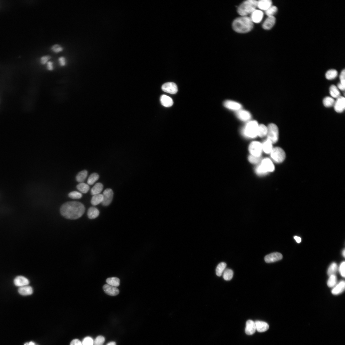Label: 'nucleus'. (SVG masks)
<instances>
[{
  "label": "nucleus",
  "mask_w": 345,
  "mask_h": 345,
  "mask_svg": "<svg viewBox=\"0 0 345 345\" xmlns=\"http://www.w3.org/2000/svg\"><path fill=\"white\" fill-rule=\"evenodd\" d=\"M105 337L102 336H99L96 337L94 341L93 345H102L105 341Z\"/></svg>",
  "instance_id": "49530a36"
},
{
  "label": "nucleus",
  "mask_w": 345,
  "mask_h": 345,
  "mask_svg": "<svg viewBox=\"0 0 345 345\" xmlns=\"http://www.w3.org/2000/svg\"><path fill=\"white\" fill-rule=\"evenodd\" d=\"M69 198L73 199H79L82 198V195L81 193L77 191L70 192L69 194Z\"/></svg>",
  "instance_id": "c03bdc74"
},
{
  "label": "nucleus",
  "mask_w": 345,
  "mask_h": 345,
  "mask_svg": "<svg viewBox=\"0 0 345 345\" xmlns=\"http://www.w3.org/2000/svg\"><path fill=\"white\" fill-rule=\"evenodd\" d=\"M85 211L83 205L76 201H70L64 203L60 209L62 216L70 220H76L81 217Z\"/></svg>",
  "instance_id": "f257e3e1"
},
{
  "label": "nucleus",
  "mask_w": 345,
  "mask_h": 345,
  "mask_svg": "<svg viewBox=\"0 0 345 345\" xmlns=\"http://www.w3.org/2000/svg\"><path fill=\"white\" fill-rule=\"evenodd\" d=\"M336 112L338 113L343 112L345 108V99L344 97L340 96L336 98L333 106Z\"/></svg>",
  "instance_id": "9d476101"
},
{
  "label": "nucleus",
  "mask_w": 345,
  "mask_h": 345,
  "mask_svg": "<svg viewBox=\"0 0 345 345\" xmlns=\"http://www.w3.org/2000/svg\"><path fill=\"white\" fill-rule=\"evenodd\" d=\"M259 165L264 175L267 174L268 172L274 171L275 169L274 164L268 158L264 159Z\"/></svg>",
  "instance_id": "6e6552de"
},
{
  "label": "nucleus",
  "mask_w": 345,
  "mask_h": 345,
  "mask_svg": "<svg viewBox=\"0 0 345 345\" xmlns=\"http://www.w3.org/2000/svg\"><path fill=\"white\" fill-rule=\"evenodd\" d=\"M52 58V57L49 55H46L42 56L40 61L42 65H45Z\"/></svg>",
  "instance_id": "de8ad7c7"
},
{
  "label": "nucleus",
  "mask_w": 345,
  "mask_h": 345,
  "mask_svg": "<svg viewBox=\"0 0 345 345\" xmlns=\"http://www.w3.org/2000/svg\"><path fill=\"white\" fill-rule=\"evenodd\" d=\"M267 128V139L272 143H276L279 139V130L277 126L274 124H271L269 125Z\"/></svg>",
  "instance_id": "39448f33"
},
{
  "label": "nucleus",
  "mask_w": 345,
  "mask_h": 345,
  "mask_svg": "<svg viewBox=\"0 0 345 345\" xmlns=\"http://www.w3.org/2000/svg\"><path fill=\"white\" fill-rule=\"evenodd\" d=\"M103 200L102 204L104 206H109L112 202L113 193L111 189H107L105 190L103 194Z\"/></svg>",
  "instance_id": "1a4fd4ad"
},
{
  "label": "nucleus",
  "mask_w": 345,
  "mask_h": 345,
  "mask_svg": "<svg viewBox=\"0 0 345 345\" xmlns=\"http://www.w3.org/2000/svg\"><path fill=\"white\" fill-rule=\"evenodd\" d=\"M103 185L101 183L96 184L91 190V195L93 196L99 194L102 191Z\"/></svg>",
  "instance_id": "bb28decb"
},
{
  "label": "nucleus",
  "mask_w": 345,
  "mask_h": 345,
  "mask_svg": "<svg viewBox=\"0 0 345 345\" xmlns=\"http://www.w3.org/2000/svg\"><path fill=\"white\" fill-rule=\"evenodd\" d=\"M345 69L343 70L341 72L339 78L340 82L338 84L337 87L339 90L342 91L345 90Z\"/></svg>",
  "instance_id": "c756f323"
},
{
  "label": "nucleus",
  "mask_w": 345,
  "mask_h": 345,
  "mask_svg": "<svg viewBox=\"0 0 345 345\" xmlns=\"http://www.w3.org/2000/svg\"><path fill=\"white\" fill-rule=\"evenodd\" d=\"M256 329L259 332H263L267 331L269 328L268 323L265 322L257 321L255 322Z\"/></svg>",
  "instance_id": "a211bd4d"
},
{
  "label": "nucleus",
  "mask_w": 345,
  "mask_h": 345,
  "mask_svg": "<svg viewBox=\"0 0 345 345\" xmlns=\"http://www.w3.org/2000/svg\"><path fill=\"white\" fill-rule=\"evenodd\" d=\"M272 2L271 0H261L258 1L257 7L261 10L266 11L272 6Z\"/></svg>",
  "instance_id": "aec40b11"
},
{
  "label": "nucleus",
  "mask_w": 345,
  "mask_h": 345,
  "mask_svg": "<svg viewBox=\"0 0 345 345\" xmlns=\"http://www.w3.org/2000/svg\"><path fill=\"white\" fill-rule=\"evenodd\" d=\"M236 116L241 120L246 121L250 119L251 117V114L248 111L244 110H239L237 112Z\"/></svg>",
  "instance_id": "5701e85b"
},
{
  "label": "nucleus",
  "mask_w": 345,
  "mask_h": 345,
  "mask_svg": "<svg viewBox=\"0 0 345 345\" xmlns=\"http://www.w3.org/2000/svg\"><path fill=\"white\" fill-rule=\"evenodd\" d=\"M254 24L250 17L243 16L236 19L232 24L233 30L236 32L244 33L252 30Z\"/></svg>",
  "instance_id": "f03ea898"
},
{
  "label": "nucleus",
  "mask_w": 345,
  "mask_h": 345,
  "mask_svg": "<svg viewBox=\"0 0 345 345\" xmlns=\"http://www.w3.org/2000/svg\"><path fill=\"white\" fill-rule=\"evenodd\" d=\"M103 200V195L99 194L93 196L91 200V203L92 205L96 206L100 203H102Z\"/></svg>",
  "instance_id": "cd10ccee"
},
{
  "label": "nucleus",
  "mask_w": 345,
  "mask_h": 345,
  "mask_svg": "<svg viewBox=\"0 0 345 345\" xmlns=\"http://www.w3.org/2000/svg\"><path fill=\"white\" fill-rule=\"evenodd\" d=\"M283 256L280 253L275 252L266 256L264 258L265 262L267 263L275 262L281 260Z\"/></svg>",
  "instance_id": "f8f14e48"
},
{
  "label": "nucleus",
  "mask_w": 345,
  "mask_h": 345,
  "mask_svg": "<svg viewBox=\"0 0 345 345\" xmlns=\"http://www.w3.org/2000/svg\"><path fill=\"white\" fill-rule=\"evenodd\" d=\"M338 269L337 264L335 262L332 263L329 267L327 274L329 276L332 275H335Z\"/></svg>",
  "instance_id": "58836bf2"
},
{
  "label": "nucleus",
  "mask_w": 345,
  "mask_h": 345,
  "mask_svg": "<svg viewBox=\"0 0 345 345\" xmlns=\"http://www.w3.org/2000/svg\"><path fill=\"white\" fill-rule=\"evenodd\" d=\"M330 94L332 97L333 98H337L340 95V93L339 90L335 85H332L330 86L329 88Z\"/></svg>",
  "instance_id": "c85d7f7f"
},
{
  "label": "nucleus",
  "mask_w": 345,
  "mask_h": 345,
  "mask_svg": "<svg viewBox=\"0 0 345 345\" xmlns=\"http://www.w3.org/2000/svg\"><path fill=\"white\" fill-rule=\"evenodd\" d=\"M276 22V19L274 16L268 17L263 23L262 27L265 30H270L274 26Z\"/></svg>",
  "instance_id": "2eb2a0df"
},
{
  "label": "nucleus",
  "mask_w": 345,
  "mask_h": 345,
  "mask_svg": "<svg viewBox=\"0 0 345 345\" xmlns=\"http://www.w3.org/2000/svg\"><path fill=\"white\" fill-rule=\"evenodd\" d=\"M99 214V211L96 207H90L88 211L87 215L88 218L91 219H95L97 218Z\"/></svg>",
  "instance_id": "393cba45"
},
{
  "label": "nucleus",
  "mask_w": 345,
  "mask_h": 345,
  "mask_svg": "<svg viewBox=\"0 0 345 345\" xmlns=\"http://www.w3.org/2000/svg\"><path fill=\"white\" fill-rule=\"evenodd\" d=\"M76 188L79 191L83 193H87L90 189L89 185L84 183L79 184L77 186Z\"/></svg>",
  "instance_id": "e433bc0d"
},
{
  "label": "nucleus",
  "mask_w": 345,
  "mask_h": 345,
  "mask_svg": "<svg viewBox=\"0 0 345 345\" xmlns=\"http://www.w3.org/2000/svg\"><path fill=\"white\" fill-rule=\"evenodd\" d=\"M162 89L164 92L171 94H175L178 91V88L176 84L172 82L165 83L162 86Z\"/></svg>",
  "instance_id": "9b49d317"
},
{
  "label": "nucleus",
  "mask_w": 345,
  "mask_h": 345,
  "mask_svg": "<svg viewBox=\"0 0 345 345\" xmlns=\"http://www.w3.org/2000/svg\"><path fill=\"white\" fill-rule=\"evenodd\" d=\"M250 19L253 22L259 23L262 21L264 16L263 12L260 10H255L251 14Z\"/></svg>",
  "instance_id": "4468645a"
},
{
  "label": "nucleus",
  "mask_w": 345,
  "mask_h": 345,
  "mask_svg": "<svg viewBox=\"0 0 345 345\" xmlns=\"http://www.w3.org/2000/svg\"><path fill=\"white\" fill-rule=\"evenodd\" d=\"M294 239L298 243H300L301 241V239L299 237L297 236H295Z\"/></svg>",
  "instance_id": "5fc2aeb1"
},
{
  "label": "nucleus",
  "mask_w": 345,
  "mask_h": 345,
  "mask_svg": "<svg viewBox=\"0 0 345 345\" xmlns=\"http://www.w3.org/2000/svg\"><path fill=\"white\" fill-rule=\"evenodd\" d=\"M337 281V277L335 275L329 276L327 282L328 286L330 288L333 287L336 285Z\"/></svg>",
  "instance_id": "ea45409f"
},
{
  "label": "nucleus",
  "mask_w": 345,
  "mask_h": 345,
  "mask_svg": "<svg viewBox=\"0 0 345 345\" xmlns=\"http://www.w3.org/2000/svg\"><path fill=\"white\" fill-rule=\"evenodd\" d=\"M342 254H343V257H345V249H344V250H343V252H342Z\"/></svg>",
  "instance_id": "13d9d810"
},
{
  "label": "nucleus",
  "mask_w": 345,
  "mask_h": 345,
  "mask_svg": "<svg viewBox=\"0 0 345 345\" xmlns=\"http://www.w3.org/2000/svg\"><path fill=\"white\" fill-rule=\"evenodd\" d=\"M29 283V281L27 278L22 276L17 277L14 280V284L20 287L28 285Z\"/></svg>",
  "instance_id": "f3484780"
},
{
  "label": "nucleus",
  "mask_w": 345,
  "mask_h": 345,
  "mask_svg": "<svg viewBox=\"0 0 345 345\" xmlns=\"http://www.w3.org/2000/svg\"><path fill=\"white\" fill-rule=\"evenodd\" d=\"M345 262H342L339 267V271L341 276L343 277H345Z\"/></svg>",
  "instance_id": "3c124183"
},
{
  "label": "nucleus",
  "mask_w": 345,
  "mask_h": 345,
  "mask_svg": "<svg viewBox=\"0 0 345 345\" xmlns=\"http://www.w3.org/2000/svg\"><path fill=\"white\" fill-rule=\"evenodd\" d=\"M249 161L252 164H257L261 161V157H256L250 155L248 157Z\"/></svg>",
  "instance_id": "a18cd8bd"
},
{
  "label": "nucleus",
  "mask_w": 345,
  "mask_h": 345,
  "mask_svg": "<svg viewBox=\"0 0 345 345\" xmlns=\"http://www.w3.org/2000/svg\"><path fill=\"white\" fill-rule=\"evenodd\" d=\"M338 75V72L335 69H331L328 71L325 74L327 79L328 80H332L336 78Z\"/></svg>",
  "instance_id": "c9c22d12"
},
{
  "label": "nucleus",
  "mask_w": 345,
  "mask_h": 345,
  "mask_svg": "<svg viewBox=\"0 0 345 345\" xmlns=\"http://www.w3.org/2000/svg\"><path fill=\"white\" fill-rule=\"evenodd\" d=\"M249 150L251 155L261 157L262 151V144L257 141L253 142L249 145Z\"/></svg>",
  "instance_id": "0eeeda50"
},
{
  "label": "nucleus",
  "mask_w": 345,
  "mask_h": 345,
  "mask_svg": "<svg viewBox=\"0 0 345 345\" xmlns=\"http://www.w3.org/2000/svg\"><path fill=\"white\" fill-rule=\"evenodd\" d=\"M272 144V143L268 139L263 143L262 144V149L265 153L268 154L271 153L273 149Z\"/></svg>",
  "instance_id": "a878e982"
},
{
  "label": "nucleus",
  "mask_w": 345,
  "mask_h": 345,
  "mask_svg": "<svg viewBox=\"0 0 345 345\" xmlns=\"http://www.w3.org/2000/svg\"><path fill=\"white\" fill-rule=\"evenodd\" d=\"M88 176V171L86 170H83L79 172L77 175L76 179V181L79 183H81L85 180Z\"/></svg>",
  "instance_id": "7c9ffc66"
},
{
  "label": "nucleus",
  "mask_w": 345,
  "mask_h": 345,
  "mask_svg": "<svg viewBox=\"0 0 345 345\" xmlns=\"http://www.w3.org/2000/svg\"><path fill=\"white\" fill-rule=\"evenodd\" d=\"M227 264L225 262H221L219 263L216 269V273L218 276H221L226 269Z\"/></svg>",
  "instance_id": "2f4dec72"
},
{
  "label": "nucleus",
  "mask_w": 345,
  "mask_h": 345,
  "mask_svg": "<svg viewBox=\"0 0 345 345\" xmlns=\"http://www.w3.org/2000/svg\"><path fill=\"white\" fill-rule=\"evenodd\" d=\"M106 282L108 284L114 287H117L120 285V280L117 277L109 278L106 279Z\"/></svg>",
  "instance_id": "72a5a7b5"
},
{
  "label": "nucleus",
  "mask_w": 345,
  "mask_h": 345,
  "mask_svg": "<svg viewBox=\"0 0 345 345\" xmlns=\"http://www.w3.org/2000/svg\"><path fill=\"white\" fill-rule=\"evenodd\" d=\"M334 98L330 97H326L323 99V105L326 107H330L334 106L335 102Z\"/></svg>",
  "instance_id": "f704fd0d"
},
{
  "label": "nucleus",
  "mask_w": 345,
  "mask_h": 345,
  "mask_svg": "<svg viewBox=\"0 0 345 345\" xmlns=\"http://www.w3.org/2000/svg\"><path fill=\"white\" fill-rule=\"evenodd\" d=\"M345 283L343 281H341L336 285L332 290V292L334 295H337L342 293L344 290Z\"/></svg>",
  "instance_id": "412c9836"
},
{
  "label": "nucleus",
  "mask_w": 345,
  "mask_h": 345,
  "mask_svg": "<svg viewBox=\"0 0 345 345\" xmlns=\"http://www.w3.org/2000/svg\"><path fill=\"white\" fill-rule=\"evenodd\" d=\"M160 101L162 105L165 107H171L174 103L172 98L165 95H163L161 96Z\"/></svg>",
  "instance_id": "b1692460"
},
{
  "label": "nucleus",
  "mask_w": 345,
  "mask_h": 345,
  "mask_svg": "<svg viewBox=\"0 0 345 345\" xmlns=\"http://www.w3.org/2000/svg\"><path fill=\"white\" fill-rule=\"evenodd\" d=\"M58 61L60 65L62 67L66 66L67 64V60L65 57L61 56L59 58Z\"/></svg>",
  "instance_id": "8fccbe9b"
},
{
  "label": "nucleus",
  "mask_w": 345,
  "mask_h": 345,
  "mask_svg": "<svg viewBox=\"0 0 345 345\" xmlns=\"http://www.w3.org/2000/svg\"><path fill=\"white\" fill-rule=\"evenodd\" d=\"M47 69L49 71H52L54 70V66L53 62L49 61L47 63Z\"/></svg>",
  "instance_id": "603ef678"
},
{
  "label": "nucleus",
  "mask_w": 345,
  "mask_h": 345,
  "mask_svg": "<svg viewBox=\"0 0 345 345\" xmlns=\"http://www.w3.org/2000/svg\"><path fill=\"white\" fill-rule=\"evenodd\" d=\"M103 289L106 294L111 296H117L119 293V290L117 287L108 284L103 286Z\"/></svg>",
  "instance_id": "ddd939ff"
},
{
  "label": "nucleus",
  "mask_w": 345,
  "mask_h": 345,
  "mask_svg": "<svg viewBox=\"0 0 345 345\" xmlns=\"http://www.w3.org/2000/svg\"><path fill=\"white\" fill-rule=\"evenodd\" d=\"M70 345H83L82 343L80 340L75 339L71 341Z\"/></svg>",
  "instance_id": "864d4df0"
},
{
  "label": "nucleus",
  "mask_w": 345,
  "mask_h": 345,
  "mask_svg": "<svg viewBox=\"0 0 345 345\" xmlns=\"http://www.w3.org/2000/svg\"><path fill=\"white\" fill-rule=\"evenodd\" d=\"M106 345H117L116 342H111L108 343Z\"/></svg>",
  "instance_id": "4d7b16f0"
},
{
  "label": "nucleus",
  "mask_w": 345,
  "mask_h": 345,
  "mask_svg": "<svg viewBox=\"0 0 345 345\" xmlns=\"http://www.w3.org/2000/svg\"><path fill=\"white\" fill-rule=\"evenodd\" d=\"M278 9L275 6H272L267 10L265 11V14L268 17L274 16L277 12Z\"/></svg>",
  "instance_id": "79ce46f5"
},
{
  "label": "nucleus",
  "mask_w": 345,
  "mask_h": 345,
  "mask_svg": "<svg viewBox=\"0 0 345 345\" xmlns=\"http://www.w3.org/2000/svg\"><path fill=\"white\" fill-rule=\"evenodd\" d=\"M268 128L263 124L258 125V135L262 138L267 135Z\"/></svg>",
  "instance_id": "473e14b6"
},
{
  "label": "nucleus",
  "mask_w": 345,
  "mask_h": 345,
  "mask_svg": "<svg viewBox=\"0 0 345 345\" xmlns=\"http://www.w3.org/2000/svg\"><path fill=\"white\" fill-rule=\"evenodd\" d=\"M24 345H36L33 342L31 341L29 342L26 343L24 344Z\"/></svg>",
  "instance_id": "6e6d98bb"
},
{
  "label": "nucleus",
  "mask_w": 345,
  "mask_h": 345,
  "mask_svg": "<svg viewBox=\"0 0 345 345\" xmlns=\"http://www.w3.org/2000/svg\"><path fill=\"white\" fill-rule=\"evenodd\" d=\"M99 178V175L96 173L92 174L89 177L88 179L87 183L90 185L94 184Z\"/></svg>",
  "instance_id": "a19ab883"
},
{
  "label": "nucleus",
  "mask_w": 345,
  "mask_h": 345,
  "mask_svg": "<svg viewBox=\"0 0 345 345\" xmlns=\"http://www.w3.org/2000/svg\"><path fill=\"white\" fill-rule=\"evenodd\" d=\"M83 345H93L94 341L90 337H87L83 339L82 342Z\"/></svg>",
  "instance_id": "09e8293b"
},
{
  "label": "nucleus",
  "mask_w": 345,
  "mask_h": 345,
  "mask_svg": "<svg viewBox=\"0 0 345 345\" xmlns=\"http://www.w3.org/2000/svg\"><path fill=\"white\" fill-rule=\"evenodd\" d=\"M51 50L54 53L57 54L63 52L64 50V48L61 45L56 44L52 46Z\"/></svg>",
  "instance_id": "37998d69"
},
{
  "label": "nucleus",
  "mask_w": 345,
  "mask_h": 345,
  "mask_svg": "<svg viewBox=\"0 0 345 345\" xmlns=\"http://www.w3.org/2000/svg\"><path fill=\"white\" fill-rule=\"evenodd\" d=\"M270 154L272 159L276 163H281L285 159V153L281 148L276 147L273 148Z\"/></svg>",
  "instance_id": "423d86ee"
},
{
  "label": "nucleus",
  "mask_w": 345,
  "mask_h": 345,
  "mask_svg": "<svg viewBox=\"0 0 345 345\" xmlns=\"http://www.w3.org/2000/svg\"><path fill=\"white\" fill-rule=\"evenodd\" d=\"M18 291L20 294L23 296L30 295L33 292L32 288L28 285L20 287Z\"/></svg>",
  "instance_id": "4be33fe9"
},
{
  "label": "nucleus",
  "mask_w": 345,
  "mask_h": 345,
  "mask_svg": "<svg viewBox=\"0 0 345 345\" xmlns=\"http://www.w3.org/2000/svg\"><path fill=\"white\" fill-rule=\"evenodd\" d=\"M256 330L255 322L251 320L247 321L245 329L246 334L248 335H253L255 333Z\"/></svg>",
  "instance_id": "dca6fc26"
},
{
  "label": "nucleus",
  "mask_w": 345,
  "mask_h": 345,
  "mask_svg": "<svg viewBox=\"0 0 345 345\" xmlns=\"http://www.w3.org/2000/svg\"><path fill=\"white\" fill-rule=\"evenodd\" d=\"M233 272L231 269H226L223 273V277L226 281H229L233 278Z\"/></svg>",
  "instance_id": "4c0bfd02"
},
{
  "label": "nucleus",
  "mask_w": 345,
  "mask_h": 345,
  "mask_svg": "<svg viewBox=\"0 0 345 345\" xmlns=\"http://www.w3.org/2000/svg\"><path fill=\"white\" fill-rule=\"evenodd\" d=\"M224 105L227 108L233 110H239L242 107L240 104L231 100L226 101L224 103Z\"/></svg>",
  "instance_id": "6ab92c4d"
},
{
  "label": "nucleus",
  "mask_w": 345,
  "mask_h": 345,
  "mask_svg": "<svg viewBox=\"0 0 345 345\" xmlns=\"http://www.w3.org/2000/svg\"><path fill=\"white\" fill-rule=\"evenodd\" d=\"M258 127L257 121H250L244 128L243 133L247 137L255 138L258 135Z\"/></svg>",
  "instance_id": "20e7f679"
},
{
  "label": "nucleus",
  "mask_w": 345,
  "mask_h": 345,
  "mask_svg": "<svg viewBox=\"0 0 345 345\" xmlns=\"http://www.w3.org/2000/svg\"><path fill=\"white\" fill-rule=\"evenodd\" d=\"M258 1L255 0H248L243 2L239 7L238 12L242 17L247 16L252 13L257 7Z\"/></svg>",
  "instance_id": "7ed1b4c3"
}]
</instances>
